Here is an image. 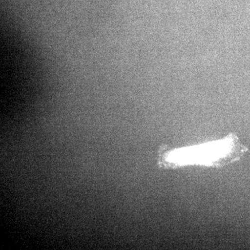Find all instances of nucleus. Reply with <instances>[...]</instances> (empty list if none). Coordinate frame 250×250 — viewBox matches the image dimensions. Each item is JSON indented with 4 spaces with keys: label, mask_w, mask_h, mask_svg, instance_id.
Masks as SVG:
<instances>
[{
    "label": "nucleus",
    "mask_w": 250,
    "mask_h": 250,
    "mask_svg": "<svg viewBox=\"0 0 250 250\" xmlns=\"http://www.w3.org/2000/svg\"><path fill=\"white\" fill-rule=\"evenodd\" d=\"M233 136L205 146L178 149L164 157L168 164L185 165L189 164H213L222 159H231L234 154H241L244 148H240Z\"/></svg>",
    "instance_id": "1"
}]
</instances>
